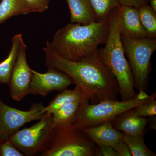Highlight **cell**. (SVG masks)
Segmentation results:
<instances>
[{
    "mask_svg": "<svg viewBox=\"0 0 156 156\" xmlns=\"http://www.w3.org/2000/svg\"><path fill=\"white\" fill-rule=\"evenodd\" d=\"M47 67H53L64 73L79 86L83 99L92 104L106 100H118L119 89L116 80L101 61L97 51L80 61L67 60L53 50L50 42L44 48Z\"/></svg>",
    "mask_w": 156,
    "mask_h": 156,
    "instance_id": "cell-1",
    "label": "cell"
},
{
    "mask_svg": "<svg viewBox=\"0 0 156 156\" xmlns=\"http://www.w3.org/2000/svg\"><path fill=\"white\" fill-rule=\"evenodd\" d=\"M108 17L87 25L68 23L55 33L50 44L58 55L78 61L97 52L104 44L108 33Z\"/></svg>",
    "mask_w": 156,
    "mask_h": 156,
    "instance_id": "cell-2",
    "label": "cell"
},
{
    "mask_svg": "<svg viewBox=\"0 0 156 156\" xmlns=\"http://www.w3.org/2000/svg\"><path fill=\"white\" fill-rule=\"evenodd\" d=\"M119 7L115 8L109 15L107 38L104 47L98 49L97 53L101 61L116 80L122 101H126L134 98L137 94L134 90V78L122 42Z\"/></svg>",
    "mask_w": 156,
    "mask_h": 156,
    "instance_id": "cell-3",
    "label": "cell"
},
{
    "mask_svg": "<svg viewBox=\"0 0 156 156\" xmlns=\"http://www.w3.org/2000/svg\"><path fill=\"white\" fill-rule=\"evenodd\" d=\"M151 96L140 100L137 97L126 101L106 100L90 104L87 99H83L73 126V129L82 131L85 128L97 126L112 121L124 112L135 108L150 100Z\"/></svg>",
    "mask_w": 156,
    "mask_h": 156,
    "instance_id": "cell-4",
    "label": "cell"
},
{
    "mask_svg": "<svg viewBox=\"0 0 156 156\" xmlns=\"http://www.w3.org/2000/svg\"><path fill=\"white\" fill-rule=\"evenodd\" d=\"M125 53L134 78V87L138 91L147 88L151 58L156 50V39H136L121 36Z\"/></svg>",
    "mask_w": 156,
    "mask_h": 156,
    "instance_id": "cell-5",
    "label": "cell"
},
{
    "mask_svg": "<svg viewBox=\"0 0 156 156\" xmlns=\"http://www.w3.org/2000/svg\"><path fill=\"white\" fill-rule=\"evenodd\" d=\"M55 131L52 115L47 113L38 122L18 130L9 140L24 155L34 156L48 149Z\"/></svg>",
    "mask_w": 156,
    "mask_h": 156,
    "instance_id": "cell-6",
    "label": "cell"
},
{
    "mask_svg": "<svg viewBox=\"0 0 156 156\" xmlns=\"http://www.w3.org/2000/svg\"><path fill=\"white\" fill-rule=\"evenodd\" d=\"M56 131V130H55ZM96 146L83 131H55L49 147L41 156H95Z\"/></svg>",
    "mask_w": 156,
    "mask_h": 156,
    "instance_id": "cell-7",
    "label": "cell"
},
{
    "mask_svg": "<svg viewBox=\"0 0 156 156\" xmlns=\"http://www.w3.org/2000/svg\"><path fill=\"white\" fill-rule=\"evenodd\" d=\"M42 103H35L28 111L7 105L0 99V136L9 138L27 123L41 119L47 114Z\"/></svg>",
    "mask_w": 156,
    "mask_h": 156,
    "instance_id": "cell-8",
    "label": "cell"
},
{
    "mask_svg": "<svg viewBox=\"0 0 156 156\" xmlns=\"http://www.w3.org/2000/svg\"><path fill=\"white\" fill-rule=\"evenodd\" d=\"M47 73H41L31 69L30 94L46 96L54 91L62 92L73 82L66 74L56 69L48 67Z\"/></svg>",
    "mask_w": 156,
    "mask_h": 156,
    "instance_id": "cell-9",
    "label": "cell"
},
{
    "mask_svg": "<svg viewBox=\"0 0 156 156\" xmlns=\"http://www.w3.org/2000/svg\"><path fill=\"white\" fill-rule=\"evenodd\" d=\"M27 48L23 41L9 85L11 97L17 101L30 94L32 72L27 60Z\"/></svg>",
    "mask_w": 156,
    "mask_h": 156,
    "instance_id": "cell-10",
    "label": "cell"
},
{
    "mask_svg": "<svg viewBox=\"0 0 156 156\" xmlns=\"http://www.w3.org/2000/svg\"><path fill=\"white\" fill-rule=\"evenodd\" d=\"M119 12L121 36L136 39L150 38L140 21L137 9L120 5Z\"/></svg>",
    "mask_w": 156,
    "mask_h": 156,
    "instance_id": "cell-11",
    "label": "cell"
},
{
    "mask_svg": "<svg viewBox=\"0 0 156 156\" xmlns=\"http://www.w3.org/2000/svg\"><path fill=\"white\" fill-rule=\"evenodd\" d=\"M82 131L88 138L98 145L112 147L122 138L123 133L114 128L111 121L85 128Z\"/></svg>",
    "mask_w": 156,
    "mask_h": 156,
    "instance_id": "cell-12",
    "label": "cell"
},
{
    "mask_svg": "<svg viewBox=\"0 0 156 156\" xmlns=\"http://www.w3.org/2000/svg\"><path fill=\"white\" fill-rule=\"evenodd\" d=\"M113 127L119 131L131 135L144 133L148 119L137 116L134 114V108L123 112L111 121Z\"/></svg>",
    "mask_w": 156,
    "mask_h": 156,
    "instance_id": "cell-13",
    "label": "cell"
},
{
    "mask_svg": "<svg viewBox=\"0 0 156 156\" xmlns=\"http://www.w3.org/2000/svg\"><path fill=\"white\" fill-rule=\"evenodd\" d=\"M70 12V22L87 25L97 22L89 0H66Z\"/></svg>",
    "mask_w": 156,
    "mask_h": 156,
    "instance_id": "cell-14",
    "label": "cell"
},
{
    "mask_svg": "<svg viewBox=\"0 0 156 156\" xmlns=\"http://www.w3.org/2000/svg\"><path fill=\"white\" fill-rule=\"evenodd\" d=\"M81 101H75L62 108L52 113V120L56 131L73 129V124Z\"/></svg>",
    "mask_w": 156,
    "mask_h": 156,
    "instance_id": "cell-15",
    "label": "cell"
},
{
    "mask_svg": "<svg viewBox=\"0 0 156 156\" xmlns=\"http://www.w3.org/2000/svg\"><path fill=\"white\" fill-rule=\"evenodd\" d=\"M23 41L22 35L20 34L15 35L11 39L12 48L9 56L6 59L0 62V84L9 85Z\"/></svg>",
    "mask_w": 156,
    "mask_h": 156,
    "instance_id": "cell-16",
    "label": "cell"
},
{
    "mask_svg": "<svg viewBox=\"0 0 156 156\" xmlns=\"http://www.w3.org/2000/svg\"><path fill=\"white\" fill-rule=\"evenodd\" d=\"M61 92L45 107L47 113L51 115L63 107L75 101H81L83 99V91L79 86H76L73 90L66 89Z\"/></svg>",
    "mask_w": 156,
    "mask_h": 156,
    "instance_id": "cell-17",
    "label": "cell"
},
{
    "mask_svg": "<svg viewBox=\"0 0 156 156\" xmlns=\"http://www.w3.org/2000/svg\"><path fill=\"white\" fill-rule=\"evenodd\" d=\"M30 13L22 0H2L0 2V24L11 17Z\"/></svg>",
    "mask_w": 156,
    "mask_h": 156,
    "instance_id": "cell-18",
    "label": "cell"
},
{
    "mask_svg": "<svg viewBox=\"0 0 156 156\" xmlns=\"http://www.w3.org/2000/svg\"><path fill=\"white\" fill-rule=\"evenodd\" d=\"M143 135L123 133L122 139L128 146L132 156H155L156 154L146 145Z\"/></svg>",
    "mask_w": 156,
    "mask_h": 156,
    "instance_id": "cell-19",
    "label": "cell"
},
{
    "mask_svg": "<svg viewBox=\"0 0 156 156\" xmlns=\"http://www.w3.org/2000/svg\"><path fill=\"white\" fill-rule=\"evenodd\" d=\"M140 19L149 37L156 39V14L155 11L147 4L137 9Z\"/></svg>",
    "mask_w": 156,
    "mask_h": 156,
    "instance_id": "cell-20",
    "label": "cell"
},
{
    "mask_svg": "<svg viewBox=\"0 0 156 156\" xmlns=\"http://www.w3.org/2000/svg\"><path fill=\"white\" fill-rule=\"evenodd\" d=\"M95 11L98 21H101L108 17L115 8H119V0H89Z\"/></svg>",
    "mask_w": 156,
    "mask_h": 156,
    "instance_id": "cell-21",
    "label": "cell"
},
{
    "mask_svg": "<svg viewBox=\"0 0 156 156\" xmlns=\"http://www.w3.org/2000/svg\"><path fill=\"white\" fill-rule=\"evenodd\" d=\"M151 96V99L147 102L139 105L134 108V114L137 116L144 118L156 116V92H154Z\"/></svg>",
    "mask_w": 156,
    "mask_h": 156,
    "instance_id": "cell-22",
    "label": "cell"
},
{
    "mask_svg": "<svg viewBox=\"0 0 156 156\" xmlns=\"http://www.w3.org/2000/svg\"><path fill=\"white\" fill-rule=\"evenodd\" d=\"M24 155L17 149L9 138L0 136V156H23Z\"/></svg>",
    "mask_w": 156,
    "mask_h": 156,
    "instance_id": "cell-23",
    "label": "cell"
},
{
    "mask_svg": "<svg viewBox=\"0 0 156 156\" xmlns=\"http://www.w3.org/2000/svg\"><path fill=\"white\" fill-rule=\"evenodd\" d=\"M30 13H43L49 8L50 0H22Z\"/></svg>",
    "mask_w": 156,
    "mask_h": 156,
    "instance_id": "cell-24",
    "label": "cell"
},
{
    "mask_svg": "<svg viewBox=\"0 0 156 156\" xmlns=\"http://www.w3.org/2000/svg\"><path fill=\"white\" fill-rule=\"evenodd\" d=\"M112 147L118 156H132L129 148L122 139L115 144Z\"/></svg>",
    "mask_w": 156,
    "mask_h": 156,
    "instance_id": "cell-25",
    "label": "cell"
},
{
    "mask_svg": "<svg viewBox=\"0 0 156 156\" xmlns=\"http://www.w3.org/2000/svg\"><path fill=\"white\" fill-rule=\"evenodd\" d=\"M95 156H118L113 147L109 145H98L96 146Z\"/></svg>",
    "mask_w": 156,
    "mask_h": 156,
    "instance_id": "cell-26",
    "label": "cell"
},
{
    "mask_svg": "<svg viewBox=\"0 0 156 156\" xmlns=\"http://www.w3.org/2000/svg\"><path fill=\"white\" fill-rule=\"evenodd\" d=\"M148 0H119L120 5L128 6L138 9L147 4Z\"/></svg>",
    "mask_w": 156,
    "mask_h": 156,
    "instance_id": "cell-27",
    "label": "cell"
},
{
    "mask_svg": "<svg viewBox=\"0 0 156 156\" xmlns=\"http://www.w3.org/2000/svg\"><path fill=\"white\" fill-rule=\"evenodd\" d=\"M151 7L156 12V0H150Z\"/></svg>",
    "mask_w": 156,
    "mask_h": 156,
    "instance_id": "cell-28",
    "label": "cell"
},
{
    "mask_svg": "<svg viewBox=\"0 0 156 156\" xmlns=\"http://www.w3.org/2000/svg\"><path fill=\"white\" fill-rule=\"evenodd\" d=\"M1 1H2V0H0V2H1Z\"/></svg>",
    "mask_w": 156,
    "mask_h": 156,
    "instance_id": "cell-29",
    "label": "cell"
}]
</instances>
